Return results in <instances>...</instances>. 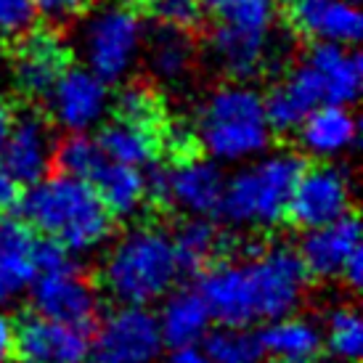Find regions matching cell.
I'll list each match as a JSON object with an SVG mask.
<instances>
[{"mask_svg": "<svg viewBox=\"0 0 363 363\" xmlns=\"http://www.w3.org/2000/svg\"><path fill=\"white\" fill-rule=\"evenodd\" d=\"M308 271L294 247H252L202 271L199 292L218 323H268L294 313L308 294Z\"/></svg>", "mask_w": 363, "mask_h": 363, "instance_id": "cell-1", "label": "cell"}, {"mask_svg": "<svg viewBox=\"0 0 363 363\" xmlns=\"http://www.w3.org/2000/svg\"><path fill=\"white\" fill-rule=\"evenodd\" d=\"M363 88V61L353 45L313 43L265 99L273 133H294L321 104L353 106Z\"/></svg>", "mask_w": 363, "mask_h": 363, "instance_id": "cell-2", "label": "cell"}, {"mask_svg": "<svg viewBox=\"0 0 363 363\" xmlns=\"http://www.w3.org/2000/svg\"><path fill=\"white\" fill-rule=\"evenodd\" d=\"M19 215L35 233L61 244L69 255H91L109 242L114 218L88 181L48 172L19 194Z\"/></svg>", "mask_w": 363, "mask_h": 363, "instance_id": "cell-3", "label": "cell"}, {"mask_svg": "<svg viewBox=\"0 0 363 363\" xmlns=\"http://www.w3.org/2000/svg\"><path fill=\"white\" fill-rule=\"evenodd\" d=\"M212 16L207 59L231 80H252L281 59L276 0H204Z\"/></svg>", "mask_w": 363, "mask_h": 363, "instance_id": "cell-4", "label": "cell"}, {"mask_svg": "<svg viewBox=\"0 0 363 363\" xmlns=\"http://www.w3.org/2000/svg\"><path fill=\"white\" fill-rule=\"evenodd\" d=\"M191 130L204 157L233 167L268 152L273 141L265 99L247 80L225 82L207 93Z\"/></svg>", "mask_w": 363, "mask_h": 363, "instance_id": "cell-5", "label": "cell"}, {"mask_svg": "<svg viewBox=\"0 0 363 363\" xmlns=\"http://www.w3.org/2000/svg\"><path fill=\"white\" fill-rule=\"evenodd\" d=\"M172 233L157 225H133L114 239L101 260V284L120 305L160 303L181 279Z\"/></svg>", "mask_w": 363, "mask_h": 363, "instance_id": "cell-6", "label": "cell"}, {"mask_svg": "<svg viewBox=\"0 0 363 363\" xmlns=\"http://www.w3.org/2000/svg\"><path fill=\"white\" fill-rule=\"evenodd\" d=\"M303 167V157L292 149H268L255 160L236 164L231 178H225L218 215L244 231H268L281 225Z\"/></svg>", "mask_w": 363, "mask_h": 363, "instance_id": "cell-7", "label": "cell"}, {"mask_svg": "<svg viewBox=\"0 0 363 363\" xmlns=\"http://www.w3.org/2000/svg\"><path fill=\"white\" fill-rule=\"evenodd\" d=\"M82 67L109 85L125 82L143 59L146 24L125 0H104L82 13L74 35Z\"/></svg>", "mask_w": 363, "mask_h": 363, "instance_id": "cell-8", "label": "cell"}, {"mask_svg": "<svg viewBox=\"0 0 363 363\" xmlns=\"http://www.w3.org/2000/svg\"><path fill=\"white\" fill-rule=\"evenodd\" d=\"M164 353L157 313L149 305H120L99 318L88 363H157Z\"/></svg>", "mask_w": 363, "mask_h": 363, "instance_id": "cell-9", "label": "cell"}, {"mask_svg": "<svg viewBox=\"0 0 363 363\" xmlns=\"http://www.w3.org/2000/svg\"><path fill=\"white\" fill-rule=\"evenodd\" d=\"M146 181L152 199H160L186 218H210L218 215L225 175L223 164L210 157L183 154L154 175H146Z\"/></svg>", "mask_w": 363, "mask_h": 363, "instance_id": "cell-10", "label": "cell"}, {"mask_svg": "<svg viewBox=\"0 0 363 363\" xmlns=\"http://www.w3.org/2000/svg\"><path fill=\"white\" fill-rule=\"evenodd\" d=\"M353 212V181L334 162H318L313 167H303L294 183L286 218L303 228H318L334 223Z\"/></svg>", "mask_w": 363, "mask_h": 363, "instance_id": "cell-11", "label": "cell"}, {"mask_svg": "<svg viewBox=\"0 0 363 363\" xmlns=\"http://www.w3.org/2000/svg\"><path fill=\"white\" fill-rule=\"evenodd\" d=\"M51 125L64 133L99 130L111 111L109 82L88 67H67L45 93Z\"/></svg>", "mask_w": 363, "mask_h": 363, "instance_id": "cell-12", "label": "cell"}, {"mask_svg": "<svg viewBox=\"0 0 363 363\" xmlns=\"http://www.w3.org/2000/svg\"><path fill=\"white\" fill-rule=\"evenodd\" d=\"M30 292L35 313L53 321L91 326L101 313V294L96 284L77 271L74 262L38 273L30 284Z\"/></svg>", "mask_w": 363, "mask_h": 363, "instance_id": "cell-13", "label": "cell"}, {"mask_svg": "<svg viewBox=\"0 0 363 363\" xmlns=\"http://www.w3.org/2000/svg\"><path fill=\"white\" fill-rule=\"evenodd\" d=\"M91 334L88 326L30 315L16 323L13 355L21 363H85Z\"/></svg>", "mask_w": 363, "mask_h": 363, "instance_id": "cell-14", "label": "cell"}, {"mask_svg": "<svg viewBox=\"0 0 363 363\" xmlns=\"http://www.w3.org/2000/svg\"><path fill=\"white\" fill-rule=\"evenodd\" d=\"M69 67V48L56 32L30 30L16 40L11 61L13 85L30 99H45L59 74Z\"/></svg>", "mask_w": 363, "mask_h": 363, "instance_id": "cell-15", "label": "cell"}, {"mask_svg": "<svg viewBox=\"0 0 363 363\" xmlns=\"http://www.w3.org/2000/svg\"><path fill=\"white\" fill-rule=\"evenodd\" d=\"M56 154V135H53L51 120H45L40 111H21L13 120L9 141L0 152V162L9 167L16 183L40 181L53 167Z\"/></svg>", "mask_w": 363, "mask_h": 363, "instance_id": "cell-16", "label": "cell"}, {"mask_svg": "<svg viewBox=\"0 0 363 363\" xmlns=\"http://www.w3.org/2000/svg\"><path fill=\"white\" fill-rule=\"evenodd\" d=\"M286 21L311 43L358 45L363 16L350 0H286Z\"/></svg>", "mask_w": 363, "mask_h": 363, "instance_id": "cell-17", "label": "cell"}, {"mask_svg": "<svg viewBox=\"0 0 363 363\" xmlns=\"http://www.w3.org/2000/svg\"><path fill=\"white\" fill-rule=\"evenodd\" d=\"M297 255H300L308 276L313 279H318V281L342 279L347 262L353 260L355 255H361V225L353 218V212L340 220L305 231Z\"/></svg>", "mask_w": 363, "mask_h": 363, "instance_id": "cell-18", "label": "cell"}, {"mask_svg": "<svg viewBox=\"0 0 363 363\" xmlns=\"http://www.w3.org/2000/svg\"><path fill=\"white\" fill-rule=\"evenodd\" d=\"M38 276V233L21 218H0V308L16 303Z\"/></svg>", "mask_w": 363, "mask_h": 363, "instance_id": "cell-19", "label": "cell"}, {"mask_svg": "<svg viewBox=\"0 0 363 363\" xmlns=\"http://www.w3.org/2000/svg\"><path fill=\"white\" fill-rule=\"evenodd\" d=\"M300 149L318 162H334L358 143V120L350 106L321 104L297 128Z\"/></svg>", "mask_w": 363, "mask_h": 363, "instance_id": "cell-20", "label": "cell"}, {"mask_svg": "<svg viewBox=\"0 0 363 363\" xmlns=\"http://www.w3.org/2000/svg\"><path fill=\"white\" fill-rule=\"evenodd\" d=\"M212 313L199 289L191 286H172L162 297V308L157 313L160 334L164 347H194L202 345L212 329Z\"/></svg>", "mask_w": 363, "mask_h": 363, "instance_id": "cell-21", "label": "cell"}, {"mask_svg": "<svg viewBox=\"0 0 363 363\" xmlns=\"http://www.w3.org/2000/svg\"><path fill=\"white\" fill-rule=\"evenodd\" d=\"M104 207L111 212V218H135L143 210V204L149 199V181L141 167L122 164L109 157L96 167L88 178Z\"/></svg>", "mask_w": 363, "mask_h": 363, "instance_id": "cell-22", "label": "cell"}, {"mask_svg": "<svg viewBox=\"0 0 363 363\" xmlns=\"http://www.w3.org/2000/svg\"><path fill=\"white\" fill-rule=\"evenodd\" d=\"M265 358L279 363H313L323 350L321 326L308 315L286 313L276 321H268V329L260 332Z\"/></svg>", "mask_w": 363, "mask_h": 363, "instance_id": "cell-23", "label": "cell"}, {"mask_svg": "<svg viewBox=\"0 0 363 363\" xmlns=\"http://www.w3.org/2000/svg\"><path fill=\"white\" fill-rule=\"evenodd\" d=\"M143 56H146V67L154 80L162 85H178L194 72L196 43L191 40L189 32L157 27L154 35H146Z\"/></svg>", "mask_w": 363, "mask_h": 363, "instance_id": "cell-24", "label": "cell"}, {"mask_svg": "<svg viewBox=\"0 0 363 363\" xmlns=\"http://www.w3.org/2000/svg\"><path fill=\"white\" fill-rule=\"evenodd\" d=\"M99 146L114 162L133 164V167H152L160 154V133L152 125H138L130 120L101 122L99 128Z\"/></svg>", "mask_w": 363, "mask_h": 363, "instance_id": "cell-25", "label": "cell"}, {"mask_svg": "<svg viewBox=\"0 0 363 363\" xmlns=\"http://www.w3.org/2000/svg\"><path fill=\"white\" fill-rule=\"evenodd\" d=\"M212 363H262L265 347L255 326L244 323H218L199 345Z\"/></svg>", "mask_w": 363, "mask_h": 363, "instance_id": "cell-26", "label": "cell"}, {"mask_svg": "<svg viewBox=\"0 0 363 363\" xmlns=\"http://www.w3.org/2000/svg\"><path fill=\"white\" fill-rule=\"evenodd\" d=\"M175 255L183 273L204 271L220 255L223 236L210 223V218H189L178 231L172 233Z\"/></svg>", "mask_w": 363, "mask_h": 363, "instance_id": "cell-27", "label": "cell"}, {"mask_svg": "<svg viewBox=\"0 0 363 363\" xmlns=\"http://www.w3.org/2000/svg\"><path fill=\"white\" fill-rule=\"evenodd\" d=\"M323 347L342 363H355L363 355V318L353 305H337L326 313Z\"/></svg>", "mask_w": 363, "mask_h": 363, "instance_id": "cell-28", "label": "cell"}, {"mask_svg": "<svg viewBox=\"0 0 363 363\" xmlns=\"http://www.w3.org/2000/svg\"><path fill=\"white\" fill-rule=\"evenodd\" d=\"M104 157L106 154L101 152V146L91 133H67L64 141H56L53 164L59 167V172L88 181L96 172V167L104 162Z\"/></svg>", "mask_w": 363, "mask_h": 363, "instance_id": "cell-29", "label": "cell"}, {"mask_svg": "<svg viewBox=\"0 0 363 363\" xmlns=\"http://www.w3.org/2000/svg\"><path fill=\"white\" fill-rule=\"evenodd\" d=\"M111 109L117 111L120 120H130L138 125H152L162 120V101L154 93V88L141 82H128L122 85L117 96H111Z\"/></svg>", "mask_w": 363, "mask_h": 363, "instance_id": "cell-30", "label": "cell"}, {"mask_svg": "<svg viewBox=\"0 0 363 363\" xmlns=\"http://www.w3.org/2000/svg\"><path fill=\"white\" fill-rule=\"evenodd\" d=\"M143 6L160 27H172L183 32L196 30L207 16L204 0H143Z\"/></svg>", "mask_w": 363, "mask_h": 363, "instance_id": "cell-31", "label": "cell"}, {"mask_svg": "<svg viewBox=\"0 0 363 363\" xmlns=\"http://www.w3.org/2000/svg\"><path fill=\"white\" fill-rule=\"evenodd\" d=\"M35 21L32 0H0V43H16L35 27Z\"/></svg>", "mask_w": 363, "mask_h": 363, "instance_id": "cell-32", "label": "cell"}, {"mask_svg": "<svg viewBox=\"0 0 363 363\" xmlns=\"http://www.w3.org/2000/svg\"><path fill=\"white\" fill-rule=\"evenodd\" d=\"M32 3H35V16L45 21L51 30L77 24L82 13L93 6V0H32Z\"/></svg>", "mask_w": 363, "mask_h": 363, "instance_id": "cell-33", "label": "cell"}, {"mask_svg": "<svg viewBox=\"0 0 363 363\" xmlns=\"http://www.w3.org/2000/svg\"><path fill=\"white\" fill-rule=\"evenodd\" d=\"M16 202H19V183L9 172V167L0 162V215L16 207Z\"/></svg>", "mask_w": 363, "mask_h": 363, "instance_id": "cell-34", "label": "cell"}, {"mask_svg": "<svg viewBox=\"0 0 363 363\" xmlns=\"http://www.w3.org/2000/svg\"><path fill=\"white\" fill-rule=\"evenodd\" d=\"M16 345V321L0 308V363H6L13 355Z\"/></svg>", "mask_w": 363, "mask_h": 363, "instance_id": "cell-35", "label": "cell"}, {"mask_svg": "<svg viewBox=\"0 0 363 363\" xmlns=\"http://www.w3.org/2000/svg\"><path fill=\"white\" fill-rule=\"evenodd\" d=\"M157 363H212L204 350L199 345H194V347H172L170 353L160 358Z\"/></svg>", "mask_w": 363, "mask_h": 363, "instance_id": "cell-36", "label": "cell"}, {"mask_svg": "<svg viewBox=\"0 0 363 363\" xmlns=\"http://www.w3.org/2000/svg\"><path fill=\"white\" fill-rule=\"evenodd\" d=\"M342 281L350 286V289H358L363 281V252L361 255H355L353 260L347 262V268H345L342 273Z\"/></svg>", "mask_w": 363, "mask_h": 363, "instance_id": "cell-37", "label": "cell"}, {"mask_svg": "<svg viewBox=\"0 0 363 363\" xmlns=\"http://www.w3.org/2000/svg\"><path fill=\"white\" fill-rule=\"evenodd\" d=\"M13 120H16V111L11 109L6 101H0V152H3V146L9 141V133L13 128Z\"/></svg>", "mask_w": 363, "mask_h": 363, "instance_id": "cell-38", "label": "cell"}, {"mask_svg": "<svg viewBox=\"0 0 363 363\" xmlns=\"http://www.w3.org/2000/svg\"><path fill=\"white\" fill-rule=\"evenodd\" d=\"M350 3H358V0H350Z\"/></svg>", "mask_w": 363, "mask_h": 363, "instance_id": "cell-39", "label": "cell"}]
</instances>
